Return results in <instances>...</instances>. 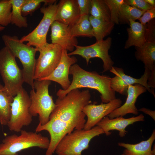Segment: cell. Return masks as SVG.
Wrapping results in <instances>:
<instances>
[{"mask_svg":"<svg viewBox=\"0 0 155 155\" xmlns=\"http://www.w3.org/2000/svg\"><path fill=\"white\" fill-rule=\"evenodd\" d=\"M89 90H71L62 98L58 97L49 121L44 125L38 124L35 132L47 131L50 136L49 147L45 155H52L60 140L74 129H84L86 120L83 108L91 103Z\"/></svg>","mask_w":155,"mask_h":155,"instance_id":"6da1fadb","label":"cell"},{"mask_svg":"<svg viewBox=\"0 0 155 155\" xmlns=\"http://www.w3.org/2000/svg\"><path fill=\"white\" fill-rule=\"evenodd\" d=\"M69 74L72 80L70 85L66 90L59 89L56 95L62 98L71 90L82 88L95 89L100 94L102 103H107L115 99V92L111 87V78L109 76L100 75L95 71H87L75 63L70 67Z\"/></svg>","mask_w":155,"mask_h":155,"instance_id":"7a4b0ae2","label":"cell"},{"mask_svg":"<svg viewBox=\"0 0 155 155\" xmlns=\"http://www.w3.org/2000/svg\"><path fill=\"white\" fill-rule=\"evenodd\" d=\"M2 39L5 46L21 63L24 82L29 85L32 89H34V77L36 60L35 55L37 51L36 48L21 42L16 36L4 34Z\"/></svg>","mask_w":155,"mask_h":155,"instance_id":"3957f363","label":"cell"},{"mask_svg":"<svg viewBox=\"0 0 155 155\" xmlns=\"http://www.w3.org/2000/svg\"><path fill=\"white\" fill-rule=\"evenodd\" d=\"M20 134L6 137L0 144V155H18V152L29 148L37 147L47 149L50 140L36 132L22 130Z\"/></svg>","mask_w":155,"mask_h":155,"instance_id":"277c9868","label":"cell"},{"mask_svg":"<svg viewBox=\"0 0 155 155\" xmlns=\"http://www.w3.org/2000/svg\"><path fill=\"white\" fill-rule=\"evenodd\" d=\"M51 81L36 80L34 83V89L30 92L31 104L30 112L32 117L38 115V124L44 125L49 121L50 115L55 106L53 97L49 92Z\"/></svg>","mask_w":155,"mask_h":155,"instance_id":"5b68a950","label":"cell"},{"mask_svg":"<svg viewBox=\"0 0 155 155\" xmlns=\"http://www.w3.org/2000/svg\"><path fill=\"white\" fill-rule=\"evenodd\" d=\"M102 133V129L97 125L88 130H75L63 137L55 152L57 155H82L83 151L89 148L91 140Z\"/></svg>","mask_w":155,"mask_h":155,"instance_id":"8992f818","label":"cell"},{"mask_svg":"<svg viewBox=\"0 0 155 155\" xmlns=\"http://www.w3.org/2000/svg\"><path fill=\"white\" fill-rule=\"evenodd\" d=\"M15 58L5 46L0 50V74L5 88L13 97L23 88L24 82L22 70Z\"/></svg>","mask_w":155,"mask_h":155,"instance_id":"52a82bcc","label":"cell"},{"mask_svg":"<svg viewBox=\"0 0 155 155\" xmlns=\"http://www.w3.org/2000/svg\"><path fill=\"white\" fill-rule=\"evenodd\" d=\"M30 96L23 88L13 97L11 117L7 125L10 131L20 132L23 127L30 124L32 121L30 112Z\"/></svg>","mask_w":155,"mask_h":155,"instance_id":"ba28073f","label":"cell"},{"mask_svg":"<svg viewBox=\"0 0 155 155\" xmlns=\"http://www.w3.org/2000/svg\"><path fill=\"white\" fill-rule=\"evenodd\" d=\"M47 5H44L40 9V12L43 14V16L37 27L20 39L21 42H27V45L34 46L36 49L41 48L47 43V34L52 23L55 21L58 6L57 1Z\"/></svg>","mask_w":155,"mask_h":155,"instance_id":"9c48e42d","label":"cell"},{"mask_svg":"<svg viewBox=\"0 0 155 155\" xmlns=\"http://www.w3.org/2000/svg\"><path fill=\"white\" fill-rule=\"evenodd\" d=\"M36 49L40 54L36 60L34 80L46 77L52 73L60 61L63 49L58 45L47 43Z\"/></svg>","mask_w":155,"mask_h":155,"instance_id":"30bf717a","label":"cell"},{"mask_svg":"<svg viewBox=\"0 0 155 155\" xmlns=\"http://www.w3.org/2000/svg\"><path fill=\"white\" fill-rule=\"evenodd\" d=\"M112 42V38L108 37L104 40L96 42L91 45L82 46H75V49L68 53L69 56L78 55L85 59L88 65L92 58L98 57L100 59L103 63V73L110 71L113 66L114 62L108 53Z\"/></svg>","mask_w":155,"mask_h":155,"instance_id":"8fae6325","label":"cell"},{"mask_svg":"<svg viewBox=\"0 0 155 155\" xmlns=\"http://www.w3.org/2000/svg\"><path fill=\"white\" fill-rule=\"evenodd\" d=\"M109 71L115 75L111 78V87L115 92L124 95L129 86L139 84L152 93L151 90L147 84L151 74V71L148 68H145L144 74L139 78H134L125 74L122 68L113 66Z\"/></svg>","mask_w":155,"mask_h":155,"instance_id":"7c38bea8","label":"cell"},{"mask_svg":"<svg viewBox=\"0 0 155 155\" xmlns=\"http://www.w3.org/2000/svg\"><path fill=\"white\" fill-rule=\"evenodd\" d=\"M122 103L120 99L116 98L107 103H102L98 105L90 103L85 106L82 111L87 119L84 129L89 130L96 126L104 117L120 107Z\"/></svg>","mask_w":155,"mask_h":155,"instance_id":"4fadbf2b","label":"cell"},{"mask_svg":"<svg viewBox=\"0 0 155 155\" xmlns=\"http://www.w3.org/2000/svg\"><path fill=\"white\" fill-rule=\"evenodd\" d=\"M67 51L63 49L60 61L54 70L48 76L38 80H48L55 82L61 85V89L67 90L71 83L69 77L70 67L78 61L75 57L69 55Z\"/></svg>","mask_w":155,"mask_h":155,"instance_id":"5bb4252c","label":"cell"},{"mask_svg":"<svg viewBox=\"0 0 155 155\" xmlns=\"http://www.w3.org/2000/svg\"><path fill=\"white\" fill-rule=\"evenodd\" d=\"M50 27L51 43L58 45L70 52L73 51L78 41L76 37L71 35L69 27L54 21Z\"/></svg>","mask_w":155,"mask_h":155,"instance_id":"9a60e30c","label":"cell"},{"mask_svg":"<svg viewBox=\"0 0 155 155\" xmlns=\"http://www.w3.org/2000/svg\"><path fill=\"white\" fill-rule=\"evenodd\" d=\"M144 120V117L142 114L137 116L128 118L119 117L110 119L106 116L97 123L96 125L100 127L106 135L111 134L110 131L116 130L118 131L119 136L123 137L127 133L125 129L128 126L133 124L135 122L143 121Z\"/></svg>","mask_w":155,"mask_h":155,"instance_id":"2e32d148","label":"cell"},{"mask_svg":"<svg viewBox=\"0 0 155 155\" xmlns=\"http://www.w3.org/2000/svg\"><path fill=\"white\" fill-rule=\"evenodd\" d=\"M147 90L145 87L139 84L129 86L127 89V97L125 103L107 116L109 119H112L123 117L128 113L138 115V109L135 105L137 99L140 95Z\"/></svg>","mask_w":155,"mask_h":155,"instance_id":"e0dca14e","label":"cell"},{"mask_svg":"<svg viewBox=\"0 0 155 155\" xmlns=\"http://www.w3.org/2000/svg\"><path fill=\"white\" fill-rule=\"evenodd\" d=\"M57 5L55 21L70 26L80 18L77 0H61Z\"/></svg>","mask_w":155,"mask_h":155,"instance_id":"ac0fdd59","label":"cell"},{"mask_svg":"<svg viewBox=\"0 0 155 155\" xmlns=\"http://www.w3.org/2000/svg\"><path fill=\"white\" fill-rule=\"evenodd\" d=\"M129 27L127 28L128 37L126 40L124 48L128 49L134 46L140 47L146 42V27L140 22L130 20Z\"/></svg>","mask_w":155,"mask_h":155,"instance_id":"d6986e66","label":"cell"},{"mask_svg":"<svg viewBox=\"0 0 155 155\" xmlns=\"http://www.w3.org/2000/svg\"><path fill=\"white\" fill-rule=\"evenodd\" d=\"M155 140L154 129L151 136L146 140L135 144L120 142L118 145L125 148L123 154L125 155H152V146Z\"/></svg>","mask_w":155,"mask_h":155,"instance_id":"ffe728a7","label":"cell"},{"mask_svg":"<svg viewBox=\"0 0 155 155\" xmlns=\"http://www.w3.org/2000/svg\"><path fill=\"white\" fill-rule=\"evenodd\" d=\"M136 59L144 63L145 68L151 71L155 69V42H146L140 47H135Z\"/></svg>","mask_w":155,"mask_h":155,"instance_id":"44dd1931","label":"cell"},{"mask_svg":"<svg viewBox=\"0 0 155 155\" xmlns=\"http://www.w3.org/2000/svg\"><path fill=\"white\" fill-rule=\"evenodd\" d=\"M89 20L92 27L93 37L95 38L96 42L103 40L104 37L110 34L115 25L111 21L96 18L90 15Z\"/></svg>","mask_w":155,"mask_h":155,"instance_id":"7402d4cb","label":"cell"},{"mask_svg":"<svg viewBox=\"0 0 155 155\" xmlns=\"http://www.w3.org/2000/svg\"><path fill=\"white\" fill-rule=\"evenodd\" d=\"M13 99L0 82V124L2 125H7L9 120Z\"/></svg>","mask_w":155,"mask_h":155,"instance_id":"603a6c76","label":"cell"},{"mask_svg":"<svg viewBox=\"0 0 155 155\" xmlns=\"http://www.w3.org/2000/svg\"><path fill=\"white\" fill-rule=\"evenodd\" d=\"M90 15L81 16L78 21L69 26L71 35L73 37H93L92 27L89 20Z\"/></svg>","mask_w":155,"mask_h":155,"instance_id":"cb8c5ba5","label":"cell"},{"mask_svg":"<svg viewBox=\"0 0 155 155\" xmlns=\"http://www.w3.org/2000/svg\"><path fill=\"white\" fill-rule=\"evenodd\" d=\"M25 0H10L12 6L11 24L20 28H27V18L22 16V9Z\"/></svg>","mask_w":155,"mask_h":155,"instance_id":"d4e9b609","label":"cell"},{"mask_svg":"<svg viewBox=\"0 0 155 155\" xmlns=\"http://www.w3.org/2000/svg\"><path fill=\"white\" fill-rule=\"evenodd\" d=\"M145 12L124 3L121 6L119 13V24L129 25L130 20H138Z\"/></svg>","mask_w":155,"mask_h":155,"instance_id":"484cf974","label":"cell"},{"mask_svg":"<svg viewBox=\"0 0 155 155\" xmlns=\"http://www.w3.org/2000/svg\"><path fill=\"white\" fill-rule=\"evenodd\" d=\"M91 2L90 15L106 21H111L110 11L104 0H91Z\"/></svg>","mask_w":155,"mask_h":155,"instance_id":"4316f807","label":"cell"},{"mask_svg":"<svg viewBox=\"0 0 155 155\" xmlns=\"http://www.w3.org/2000/svg\"><path fill=\"white\" fill-rule=\"evenodd\" d=\"M56 1L55 0H25L22 7V14L25 17L31 14L40 7L42 3H44V5H47L53 4Z\"/></svg>","mask_w":155,"mask_h":155,"instance_id":"83f0119b","label":"cell"},{"mask_svg":"<svg viewBox=\"0 0 155 155\" xmlns=\"http://www.w3.org/2000/svg\"><path fill=\"white\" fill-rule=\"evenodd\" d=\"M11 7L10 0L0 1V25L5 27L11 23Z\"/></svg>","mask_w":155,"mask_h":155,"instance_id":"f1b7e54d","label":"cell"},{"mask_svg":"<svg viewBox=\"0 0 155 155\" xmlns=\"http://www.w3.org/2000/svg\"><path fill=\"white\" fill-rule=\"evenodd\" d=\"M110 13L111 21L115 24H119L118 14L121 6L124 3V0H104Z\"/></svg>","mask_w":155,"mask_h":155,"instance_id":"f546056e","label":"cell"},{"mask_svg":"<svg viewBox=\"0 0 155 155\" xmlns=\"http://www.w3.org/2000/svg\"><path fill=\"white\" fill-rule=\"evenodd\" d=\"M124 3L142 11L154 7L146 2L144 0H124Z\"/></svg>","mask_w":155,"mask_h":155,"instance_id":"4dcf8cb0","label":"cell"},{"mask_svg":"<svg viewBox=\"0 0 155 155\" xmlns=\"http://www.w3.org/2000/svg\"><path fill=\"white\" fill-rule=\"evenodd\" d=\"M146 42H155V20L154 19L145 25Z\"/></svg>","mask_w":155,"mask_h":155,"instance_id":"1f68e13d","label":"cell"},{"mask_svg":"<svg viewBox=\"0 0 155 155\" xmlns=\"http://www.w3.org/2000/svg\"><path fill=\"white\" fill-rule=\"evenodd\" d=\"M81 16L90 15L91 8V0H77Z\"/></svg>","mask_w":155,"mask_h":155,"instance_id":"d6a6232c","label":"cell"},{"mask_svg":"<svg viewBox=\"0 0 155 155\" xmlns=\"http://www.w3.org/2000/svg\"><path fill=\"white\" fill-rule=\"evenodd\" d=\"M155 18V7H154L145 11L138 20L141 24L145 25L147 23Z\"/></svg>","mask_w":155,"mask_h":155,"instance_id":"836d02e7","label":"cell"},{"mask_svg":"<svg viewBox=\"0 0 155 155\" xmlns=\"http://www.w3.org/2000/svg\"><path fill=\"white\" fill-rule=\"evenodd\" d=\"M149 87L154 88L155 87V69L151 71V74L147 82Z\"/></svg>","mask_w":155,"mask_h":155,"instance_id":"e575fe53","label":"cell"},{"mask_svg":"<svg viewBox=\"0 0 155 155\" xmlns=\"http://www.w3.org/2000/svg\"><path fill=\"white\" fill-rule=\"evenodd\" d=\"M138 111H142L144 113L150 115L154 121L155 120V111H152L145 108H142L138 109Z\"/></svg>","mask_w":155,"mask_h":155,"instance_id":"d590c367","label":"cell"},{"mask_svg":"<svg viewBox=\"0 0 155 155\" xmlns=\"http://www.w3.org/2000/svg\"><path fill=\"white\" fill-rule=\"evenodd\" d=\"M148 4L153 7H155V0H144Z\"/></svg>","mask_w":155,"mask_h":155,"instance_id":"8d00e7d4","label":"cell"},{"mask_svg":"<svg viewBox=\"0 0 155 155\" xmlns=\"http://www.w3.org/2000/svg\"><path fill=\"white\" fill-rule=\"evenodd\" d=\"M155 144L153 146V148L152 149V155H155Z\"/></svg>","mask_w":155,"mask_h":155,"instance_id":"74e56055","label":"cell"},{"mask_svg":"<svg viewBox=\"0 0 155 155\" xmlns=\"http://www.w3.org/2000/svg\"><path fill=\"white\" fill-rule=\"evenodd\" d=\"M5 28V27L0 25V32L4 30Z\"/></svg>","mask_w":155,"mask_h":155,"instance_id":"f35d334b","label":"cell"},{"mask_svg":"<svg viewBox=\"0 0 155 155\" xmlns=\"http://www.w3.org/2000/svg\"><path fill=\"white\" fill-rule=\"evenodd\" d=\"M121 155H124V154H121Z\"/></svg>","mask_w":155,"mask_h":155,"instance_id":"ab89813d","label":"cell"}]
</instances>
